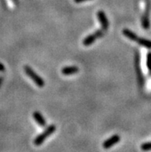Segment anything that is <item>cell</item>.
Returning a JSON list of instances; mask_svg holds the SVG:
<instances>
[{"label": "cell", "mask_w": 151, "mask_h": 152, "mask_svg": "<svg viewBox=\"0 0 151 152\" xmlns=\"http://www.w3.org/2000/svg\"><path fill=\"white\" fill-rule=\"evenodd\" d=\"M24 71L26 74L34 82V83L39 87H43L45 85V82L40 76H39L36 72L33 70L29 66H24Z\"/></svg>", "instance_id": "1"}, {"label": "cell", "mask_w": 151, "mask_h": 152, "mask_svg": "<svg viewBox=\"0 0 151 152\" xmlns=\"http://www.w3.org/2000/svg\"><path fill=\"white\" fill-rule=\"evenodd\" d=\"M55 126L54 124H51V125L49 126L46 130H45L42 134H40L39 135H38L34 140V145H36V146H39L44 142V141L46 140L49 136H50L51 134L55 132Z\"/></svg>", "instance_id": "2"}, {"label": "cell", "mask_w": 151, "mask_h": 152, "mask_svg": "<svg viewBox=\"0 0 151 152\" xmlns=\"http://www.w3.org/2000/svg\"><path fill=\"white\" fill-rule=\"evenodd\" d=\"M120 141V137L117 134L113 135L111 136L109 139L106 140L103 144V147L105 149H109L111 147H113V145H117L119 141Z\"/></svg>", "instance_id": "3"}, {"label": "cell", "mask_w": 151, "mask_h": 152, "mask_svg": "<svg viewBox=\"0 0 151 152\" xmlns=\"http://www.w3.org/2000/svg\"><path fill=\"white\" fill-rule=\"evenodd\" d=\"M97 18L100 23L101 24L102 29L103 30H107L108 29V27H109V21H108V19H107L105 12L103 11H101V10L98 12Z\"/></svg>", "instance_id": "4"}, {"label": "cell", "mask_w": 151, "mask_h": 152, "mask_svg": "<svg viewBox=\"0 0 151 152\" xmlns=\"http://www.w3.org/2000/svg\"><path fill=\"white\" fill-rule=\"evenodd\" d=\"M33 119L35 120V121L39 125L42 127H46V121L45 118H43V116L41 114L40 112L39 111H35L33 114Z\"/></svg>", "instance_id": "5"}, {"label": "cell", "mask_w": 151, "mask_h": 152, "mask_svg": "<svg viewBox=\"0 0 151 152\" xmlns=\"http://www.w3.org/2000/svg\"><path fill=\"white\" fill-rule=\"evenodd\" d=\"M62 73L65 76H69L72 74H75L79 72V67L76 66H69L63 67L61 70Z\"/></svg>", "instance_id": "6"}, {"label": "cell", "mask_w": 151, "mask_h": 152, "mask_svg": "<svg viewBox=\"0 0 151 152\" xmlns=\"http://www.w3.org/2000/svg\"><path fill=\"white\" fill-rule=\"evenodd\" d=\"M97 39L98 37L96 36V34L95 33H93V34L88 35V36L85 37L84 39L82 40V44L84 45L85 46H91Z\"/></svg>", "instance_id": "7"}, {"label": "cell", "mask_w": 151, "mask_h": 152, "mask_svg": "<svg viewBox=\"0 0 151 152\" xmlns=\"http://www.w3.org/2000/svg\"><path fill=\"white\" fill-rule=\"evenodd\" d=\"M123 36H125L126 38H128L129 39L134 41V42H137L138 39H139V37L136 36V33H134L133 31L130 30V29H123Z\"/></svg>", "instance_id": "8"}, {"label": "cell", "mask_w": 151, "mask_h": 152, "mask_svg": "<svg viewBox=\"0 0 151 152\" xmlns=\"http://www.w3.org/2000/svg\"><path fill=\"white\" fill-rule=\"evenodd\" d=\"M136 42H138L139 44L144 46L146 48H151V41L147 40V39H145L140 38V37H139V39H138V40Z\"/></svg>", "instance_id": "9"}, {"label": "cell", "mask_w": 151, "mask_h": 152, "mask_svg": "<svg viewBox=\"0 0 151 152\" xmlns=\"http://www.w3.org/2000/svg\"><path fill=\"white\" fill-rule=\"evenodd\" d=\"M141 23H142V26H143V28H144V29H148V28H149L150 22H149V19H148L147 14V15H144V16L142 17Z\"/></svg>", "instance_id": "10"}, {"label": "cell", "mask_w": 151, "mask_h": 152, "mask_svg": "<svg viewBox=\"0 0 151 152\" xmlns=\"http://www.w3.org/2000/svg\"><path fill=\"white\" fill-rule=\"evenodd\" d=\"M138 56H136V72L138 73V77H139V80H140V83H141L143 81H142V73L140 72V62H139V57H137Z\"/></svg>", "instance_id": "11"}, {"label": "cell", "mask_w": 151, "mask_h": 152, "mask_svg": "<svg viewBox=\"0 0 151 152\" xmlns=\"http://www.w3.org/2000/svg\"><path fill=\"white\" fill-rule=\"evenodd\" d=\"M142 151H151V143H144L141 145Z\"/></svg>", "instance_id": "12"}, {"label": "cell", "mask_w": 151, "mask_h": 152, "mask_svg": "<svg viewBox=\"0 0 151 152\" xmlns=\"http://www.w3.org/2000/svg\"><path fill=\"white\" fill-rule=\"evenodd\" d=\"M147 65L150 71H151V53L147 54Z\"/></svg>", "instance_id": "13"}, {"label": "cell", "mask_w": 151, "mask_h": 152, "mask_svg": "<svg viewBox=\"0 0 151 152\" xmlns=\"http://www.w3.org/2000/svg\"><path fill=\"white\" fill-rule=\"evenodd\" d=\"M95 33L96 34V36L98 37V38H101V37H103L104 35V32H103V29H98L95 32Z\"/></svg>", "instance_id": "14"}, {"label": "cell", "mask_w": 151, "mask_h": 152, "mask_svg": "<svg viewBox=\"0 0 151 152\" xmlns=\"http://www.w3.org/2000/svg\"><path fill=\"white\" fill-rule=\"evenodd\" d=\"M5 70V66L3 64H0V71H4Z\"/></svg>", "instance_id": "15"}, {"label": "cell", "mask_w": 151, "mask_h": 152, "mask_svg": "<svg viewBox=\"0 0 151 152\" xmlns=\"http://www.w3.org/2000/svg\"><path fill=\"white\" fill-rule=\"evenodd\" d=\"M87 0H74L75 2H77V3H80V2H86Z\"/></svg>", "instance_id": "16"}, {"label": "cell", "mask_w": 151, "mask_h": 152, "mask_svg": "<svg viewBox=\"0 0 151 152\" xmlns=\"http://www.w3.org/2000/svg\"><path fill=\"white\" fill-rule=\"evenodd\" d=\"M2 84V78H0V86Z\"/></svg>", "instance_id": "17"}]
</instances>
